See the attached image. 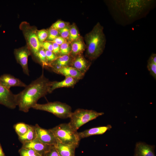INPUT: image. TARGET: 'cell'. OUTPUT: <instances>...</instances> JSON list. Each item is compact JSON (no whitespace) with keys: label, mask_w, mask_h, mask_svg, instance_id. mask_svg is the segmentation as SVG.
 Wrapping results in <instances>:
<instances>
[{"label":"cell","mask_w":156,"mask_h":156,"mask_svg":"<svg viewBox=\"0 0 156 156\" xmlns=\"http://www.w3.org/2000/svg\"><path fill=\"white\" fill-rule=\"evenodd\" d=\"M51 81L44 76L43 71L38 78L32 81L17 94L19 110L28 112L41 98L49 93Z\"/></svg>","instance_id":"cell-1"},{"label":"cell","mask_w":156,"mask_h":156,"mask_svg":"<svg viewBox=\"0 0 156 156\" xmlns=\"http://www.w3.org/2000/svg\"><path fill=\"white\" fill-rule=\"evenodd\" d=\"M153 1H111L114 9L118 11L125 18L130 21L141 17L146 10L150 7Z\"/></svg>","instance_id":"cell-2"},{"label":"cell","mask_w":156,"mask_h":156,"mask_svg":"<svg viewBox=\"0 0 156 156\" xmlns=\"http://www.w3.org/2000/svg\"><path fill=\"white\" fill-rule=\"evenodd\" d=\"M103 27L98 22L85 36L86 55L90 60L96 59L102 53L106 42Z\"/></svg>","instance_id":"cell-3"},{"label":"cell","mask_w":156,"mask_h":156,"mask_svg":"<svg viewBox=\"0 0 156 156\" xmlns=\"http://www.w3.org/2000/svg\"><path fill=\"white\" fill-rule=\"evenodd\" d=\"M57 140L60 142L78 147L80 139L77 131L68 123H62L50 129Z\"/></svg>","instance_id":"cell-4"},{"label":"cell","mask_w":156,"mask_h":156,"mask_svg":"<svg viewBox=\"0 0 156 156\" xmlns=\"http://www.w3.org/2000/svg\"><path fill=\"white\" fill-rule=\"evenodd\" d=\"M104 114L103 112H97L92 110L78 109L71 113L68 123L74 130L77 131L84 124Z\"/></svg>","instance_id":"cell-5"},{"label":"cell","mask_w":156,"mask_h":156,"mask_svg":"<svg viewBox=\"0 0 156 156\" xmlns=\"http://www.w3.org/2000/svg\"><path fill=\"white\" fill-rule=\"evenodd\" d=\"M32 108L51 113L59 118L63 119L69 118L72 113L71 107L70 106L59 101L44 104L37 103Z\"/></svg>","instance_id":"cell-6"},{"label":"cell","mask_w":156,"mask_h":156,"mask_svg":"<svg viewBox=\"0 0 156 156\" xmlns=\"http://www.w3.org/2000/svg\"><path fill=\"white\" fill-rule=\"evenodd\" d=\"M19 27L24 34L28 48L34 57L42 47L41 43L38 37L36 28L25 21L21 22Z\"/></svg>","instance_id":"cell-7"},{"label":"cell","mask_w":156,"mask_h":156,"mask_svg":"<svg viewBox=\"0 0 156 156\" xmlns=\"http://www.w3.org/2000/svg\"><path fill=\"white\" fill-rule=\"evenodd\" d=\"M0 104L14 109L17 106V94L0 84Z\"/></svg>","instance_id":"cell-8"},{"label":"cell","mask_w":156,"mask_h":156,"mask_svg":"<svg viewBox=\"0 0 156 156\" xmlns=\"http://www.w3.org/2000/svg\"><path fill=\"white\" fill-rule=\"evenodd\" d=\"M34 126L36 138L43 144L51 146H55L57 142V140L50 129L42 128L38 125Z\"/></svg>","instance_id":"cell-9"},{"label":"cell","mask_w":156,"mask_h":156,"mask_svg":"<svg viewBox=\"0 0 156 156\" xmlns=\"http://www.w3.org/2000/svg\"><path fill=\"white\" fill-rule=\"evenodd\" d=\"M14 53L16 61L21 66L24 73L29 76L28 59L31 52L29 49L28 47H23L15 49Z\"/></svg>","instance_id":"cell-10"},{"label":"cell","mask_w":156,"mask_h":156,"mask_svg":"<svg viewBox=\"0 0 156 156\" xmlns=\"http://www.w3.org/2000/svg\"><path fill=\"white\" fill-rule=\"evenodd\" d=\"M22 144V148L32 149L41 156H44L53 146L43 143L37 138L31 141Z\"/></svg>","instance_id":"cell-11"},{"label":"cell","mask_w":156,"mask_h":156,"mask_svg":"<svg viewBox=\"0 0 156 156\" xmlns=\"http://www.w3.org/2000/svg\"><path fill=\"white\" fill-rule=\"evenodd\" d=\"M91 64V62L86 60L82 54H80L73 57L70 66L85 75L89 69Z\"/></svg>","instance_id":"cell-12"},{"label":"cell","mask_w":156,"mask_h":156,"mask_svg":"<svg viewBox=\"0 0 156 156\" xmlns=\"http://www.w3.org/2000/svg\"><path fill=\"white\" fill-rule=\"evenodd\" d=\"M0 84L9 90L12 87L25 88L27 86L19 79L8 74H5L0 76Z\"/></svg>","instance_id":"cell-13"},{"label":"cell","mask_w":156,"mask_h":156,"mask_svg":"<svg viewBox=\"0 0 156 156\" xmlns=\"http://www.w3.org/2000/svg\"><path fill=\"white\" fill-rule=\"evenodd\" d=\"M155 147L154 145L138 142L135 145L134 156H156L154 152Z\"/></svg>","instance_id":"cell-14"},{"label":"cell","mask_w":156,"mask_h":156,"mask_svg":"<svg viewBox=\"0 0 156 156\" xmlns=\"http://www.w3.org/2000/svg\"><path fill=\"white\" fill-rule=\"evenodd\" d=\"M52 71L56 73L65 76V77H72L79 80L82 79L85 75L77 69L70 66L53 70Z\"/></svg>","instance_id":"cell-15"},{"label":"cell","mask_w":156,"mask_h":156,"mask_svg":"<svg viewBox=\"0 0 156 156\" xmlns=\"http://www.w3.org/2000/svg\"><path fill=\"white\" fill-rule=\"evenodd\" d=\"M112 127V126L109 125L106 126L93 127L78 132V135L81 140L93 135L103 134Z\"/></svg>","instance_id":"cell-16"},{"label":"cell","mask_w":156,"mask_h":156,"mask_svg":"<svg viewBox=\"0 0 156 156\" xmlns=\"http://www.w3.org/2000/svg\"><path fill=\"white\" fill-rule=\"evenodd\" d=\"M79 80L74 78L67 77H65L64 80L60 81H51L49 93H51L54 90L57 88L63 87H73Z\"/></svg>","instance_id":"cell-17"},{"label":"cell","mask_w":156,"mask_h":156,"mask_svg":"<svg viewBox=\"0 0 156 156\" xmlns=\"http://www.w3.org/2000/svg\"><path fill=\"white\" fill-rule=\"evenodd\" d=\"M54 146L60 156H75L77 148L75 146L62 143L57 140Z\"/></svg>","instance_id":"cell-18"},{"label":"cell","mask_w":156,"mask_h":156,"mask_svg":"<svg viewBox=\"0 0 156 156\" xmlns=\"http://www.w3.org/2000/svg\"><path fill=\"white\" fill-rule=\"evenodd\" d=\"M70 55H65L58 57L57 59L50 64L52 70L70 66L73 58Z\"/></svg>","instance_id":"cell-19"},{"label":"cell","mask_w":156,"mask_h":156,"mask_svg":"<svg viewBox=\"0 0 156 156\" xmlns=\"http://www.w3.org/2000/svg\"><path fill=\"white\" fill-rule=\"evenodd\" d=\"M71 43L70 55L73 57L82 54L86 48V46L80 37Z\"/></svg>","instance_id":"cell-20"},{"label":"cell","mask_w":156,"mask_h":156,"mask_svg":"<svg viewBox=\"0 0 156 156\" xmlns=\"http://www.w3.org/2000/svg\"><path fill=\"white\" fill-rule=\"evenodd\" d=\"M36 138L34 126L30 125L27 131L24 135L18 136L19 140L23 144L31 141Z\"/></svg>","instance_id":"cell-21"},{"label":"cell","mask_w":156,"mask_h":156,"mask_svg":"<svg viewBox=\"0 0 156 156\" xmlns=\"http://www.w3.org/2000/svg\"><path fill=\"white\" fill-rule=\"evenodd\" d=\"M38 60V62L43 68L50 67L46 57L45 50L41 47L34 57Z\"/></svg>","instance_id":"cell-22"},{"label":"cell","mask_w":156,"mask_h":156,"mask_svg":"<svg viewBox=\"0 0 156 156\" xmlns=\"http://www.w3.org/2000/svg\"><path fill=\"white\" fill-rule=\"evenodd\" d=\"M30 125L23 123H19L14 126V129L18 136L25 134L28 131Z\"/></svg>","instance_id":"cell-23"},{"label":"cell","mask_w":156,"mask_h":156,"mask_svg":"<svg viewBox=\"0 0 156 156\" xmlns=\"http://www.w3.org/2000/svg\"><path fill=\"white\" fill-rule=\"evenodd\" d=\"M79 34L75 25L73 24L70 27L69 34L68 39L72 42L79 37Z\"/></svg>","instance_id":"cell-24"},{"label":"cell","mask_w":156,"mask_h":156,"mask_svg":"<svg viewBox=\"0 0 156 156\" xmlns=\"http://www.w3.org/2000/svg\"><path fill=\"white\" fill-rule=\"evenodd\" d=\"M71 52V48L67 42L64 43L60 46L59 56L65 55H70Z\"/></svg>","instance_id":"cell-25"},{"label":"cell","mask_w":156,"mask_h":156,"mask_svg":"<svg viewBox=\"0 0 156 156\" xmlns=\"http://www.w3.org/2000/svg\"><path fill=\"white\" fill-rule=\"evenodd\" d=\"M19 152L21 156H41L33 150L22 147Z\"/></svg>","instance_id":"cell-26"},{"label":"cell","mask_w":156,"mask_h":156,"mask_svg":"<svg viewBox=\"0 0 156 156\" xmlns=\"http://www.w3.org/2000/svg\"><path fill=\"white\" fill-rule=\"evenodd\" d=\"M48 31V36L47 39L49 41H52L59 36V33L57 29L51 27Z\"/></svg>","instance_id":"cell-27"},{"label":"cell","mask_w":156,"mask_h":156,"mask_svg":"<svg viewBox=\"0 0 156 156\" xmlns=\"http://www.w3.org/2000/svg\"><path fill=\"white\" fill-rule=\"evenodd\" d=\"M37 33L38 40L40 42H43L47 39L48 36L47 30L45 29L37 30Z\"/></svg>","instance_id":"cell-28"},{"label":"cell","mask_w":156,"mask_h":156,"mask_svg":"<svg viewBox=\"0 0 156 156\" xmlns=\"http://www.w3.org/2000/svg\"><path fill=\"white\" fill-rule=\"evenodd\" d=\"M47 61L49 65L51 63L55 60L58 57L52 51L45 50Z\"/></svg>","instance_id":"cell-29"},{"label":"cell","mask_w":156,"mask_h":156,"mask_svg":"<svg viewBox=\"0 0 156 156\" xmlns=\"http://www.w3.org/2000/svg\"><path fill=\"white\" fill-rule=\"evenodd\" d=\"M147 68L150 74L155 79L156 78V64L148 61Z\"/></svg>","instance_id":"cell-30"},{"label":"cell","mask_w":156,"mask_h":156,"mask_svg":"<svg viewBox=\"0 0 156 156\" xmlns=\"http://www.w3.org/2000/svg\"><path fill=\"white\" fill-rule=\"evenodd\" d=\"M67 26V25L65 22L61 20H58L53 24L51 27L59 30Z\"/></svg>","instance_id":"cell-31"},{"label":"cell","mask_w":156,"mask_h":156,"mask_svg":"<svg viewBox=\"0 0 156 156\" xmlns=\"http://www.w3.org/2000/svg\"><path fill=\"white\" fill-rule=\"evenodd\" d=\"M69 29L70 27L67 26L65 27L58 30L61 36L66 40L68 38Z\"/></svg>","instance_id":"cell-32"},{"label":"cell","mask_w":156,"mask_h":156,"mask_svg":"<svg viewBox=\"0 0 156 156\" xmlns=\"http://www.w3.org/2000/svg\"><path fill=\"white\" fill-rule=\"evenodd\" d=\"M41 46L45 50L53 51V44L50 42L47 41L42 42L41 43Z\"/></svg>","instance_id":"cell-33"},{"label":"cell","mask_w":156,"mask_h":156,"mask_svg":"<svg viewBox=\"0 0 156 156\" xmlns=\"http://www.w3.org/2000/svg\"><path fill=\"white\" fill-rule=\"evenodd\" d=\"M44 156H60L55 149L54 146L47 152Z\"/></svg>","instance_id":"cell-34"},{"label":"cell","mask_w":156,"mask_h":156,"mask_svg":"<svg viewBox=\"0 0 156 156\" xmlns=\"http://www.w3.org/2000/svg\"><path fill=\"white\" fill-rule=\"evenodd\" d=\"M66 42V41L65 39L64 38L61 36H59L55 38L54 40L50 42L52 43H55L60 46Z\"/></svg>","instance_id":"cell-35"},{"label":"cell","mask_w":156,"mask_h":156,"mask_svg":"<svg viewBox=\"0 0 156 156\" xmlns=\"http://www.w3.org/2000/svg\"><path fill=\"white\" fill-rule=\"evenodd\" d=\"M52 44L53 46V52L58 57L57 55L60 53V46L55 43H53Z\"/></svg>","instance_id":"cell-36"},{"label":"cell","mask_w":156,"mask_h":156,"mask_svg":"<svg viewBox=\"0 0 156 156\" xmlns=\"http://www.w3.org/2000/svg\"><path fill=\"white\" fill-rule=\"evenodd\" d=\"M148 61L151 62L156 64V54L155 53H153L150 56Z\"/></svg>","instance_id":"cell-37"},{"label":"cell","mask_w":156,"mask_h":156,"mask_svg":"<svg viewBox=\"0 0 156 156\" xmlns=\"http://www.w3.org/2000/svg\"><path fill=\"white\" fill-rule=\"evenodd\" d=\"M0 156H5L4 154L3 151L1 144L0 143Z\"/></svg>","instance_id":"cell-38"}]
</instances>
